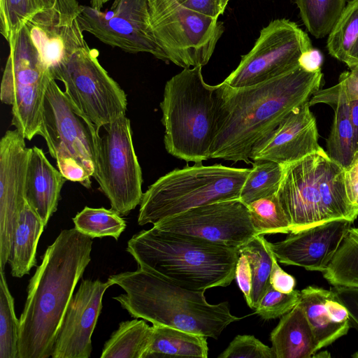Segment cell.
Returning a JSON list of instances; mask_svg holds the SVG:
<instances>
[{
	"label": "cell",
	"instance_id": "cell-4",
	"mask_svg": "<svg viewBox=\"0 0 358 358\" xmlns=\"http://www.w3.org/2000/svg\"><path fill=\"white\" fill-rule=\"evenodd\" d=\"M138 266L188 289L227 287L235 279L237 248L160 230L135 234L126 249Z\"/></svg>",
	"mask_w": 358,
	"mask_h": 358
},
{
	"label": "cell",
	"instance_id": "cell-3",
	"mask_svg": "<svg viewBox=\"0 0 358 358\" xmlns=\"http://www.w3.org/2000/svg\"><path fill=\"white\" fill-rule=\"evenodd\" d=\"M125 294L114 296L134 318L217 339L234 315L227 301L209 303L204 291L184 288L157 274L138 267L109 276Z\"/></svg>",
	"mask_w": 358,
	"mask_h": 358
},
{
	"label": "cell",
	"instance_id": "cell-32",
	"mask_svg": "<svg viewBox=\"0 0 358 358\" xmlns=\"http://www.w3.org/2000/svg\"><path fill=\"white\" fill-rule=\"evenodd\" d=\"M75 228L92 239L110 236L118 240L127 227L126 221L113 209L85 206L73 218Z\"/></svg>",
	"mask_w": 358,
	"mask_h": 358
},
{
	"label": "cell",
	"instance_id": "cell-31",
	"mask_svg": "<svg viewBox=\"0 0 358 358\" xmlns=\"http://www.w3.org/2000/svg\"><path fill=\"white\" fill-rule=\"evenodd\" d=\"M283 165L273 161H254L245 181L239 200L245 205L278 192L283 173Z\"/></svg>",
	"mask_w": 358,
	"mask_h": 358
},
{
	"label": "cell",
	"instance_id": "cell-36",
	"mask_svg": "<svg viewBox=\"0 0 358 358\" xmlns=\"http://www.w3.org/2000/svg\"><path fill=\"white\" fill-rule=\"evenodd\" d=\"M42 9L40 0H0V31L6 41Z\"/></svg>",
	"mask_w": 358,
	"mask_h": 358
},
{
	"label": "cell",
	"instance_id": "cell-43",
	"mask_svg": "<svg viewBox=\"0 0 358 358\" xmlns=\"http://www.w3.org/2000/svg\"><path fill=\"white\" fill-rule=\"evenodd\" d=\"M344 182L349 201L358 208V153L344 169Z\"/></svg>",
	"mask_w": 358,
	"mask_h": 358
},
{
	"label": "cell",
	"instance_id": "cell-13",
	"mask_svg": "<svg viewBox=\"0 0 358 358\" xmlns=\"http://www.w3.org/2000/svg\"><path fill=\"white\" fill-rule=\"evenodd\" d=\"M308 35L294 22L276 19L264 27L250 51L223 81L233 87L258 84L299 66V59L313 48Z\"/></svg>",
	"mask_w": 358,
	"mask_h": 358
},
{
	"label": "cell",
	"instance_id": "cell-46",
	"mask_svg": "<svg viewBox=\"0 0 358 358\" xmlns=\"http://www.w3.org/2000/svg\"><path fill=\"white\" fill-rule=\"evenodd\" d=\"M322 62V54L319 50L313 48L304 52L299 59V66L308 72L320 71Z\"/></svg>",
	"mask_w": 358,
	"mask_h": 358
},
{
	"label": "cell",
	"instance_id": "cell-48",
	"mask_svg": "<svg viewBox=\"0 0 358 358\" xmlns=\"http://www.w3.org/2000/svg\"><path fill=\"white\" fill-rule=\"evenodd\" d=\"M344 63L349 68L358 64V36L351 47Z\"/></svg>",
	"mask_w": 358,
	"mask_h": 358
},
{
	"label": "cell",
	"instance_id": "cell-20",
	"mask_svg": "<svg viewBox=\"0 0 358 358\" xmlns=\"http://www.w3.org/2000/svg\"><path fill=\"white\" fill-rule=\"evenodd\" d=\"M25 26L50 74L78 50L88 47L78 18L66 19L53 9L41 10Z\"/></svg>",
	"mask_w": 358,
	"mask_h": 358
},
{
	"label": "cell",
	"instance_id": "cell-10",
	"mask_svg": "<svg viewBox=\"0 0 358 358\" xmlns=\"http://www.w3.org/2000/svg\"><path fill=\"white\" fill-rule=\"evenodd\" d=\"M148 2L152 31L166 60L183 69L208 64L224 31L223 23L173 0Z\"/></svg>",
	"mask_w": 358,
	"mask_h": 358
},
{
	"label": "cell",
	"instance_id": "cell-2",
	"mask_svg": "<svg viewBox=\"0 0 358 358\" xmlns=\"http://www.w3.org/2000/svg\"><path fill=\"white\" fill-rule=\"evenodd\" d=\"M92 238L75 227L48 247L29 280L19 322L18 358H48L69 303L91 261Z\"/></svg>",
	"mask_w": 358,
	"mask_h": 358
},
{
	"label": "cell",
	"instance_id": "cell-12",
	"mask_svg": "<svg viewBox=\"0 0 358 358\" xmlns=\"http://www.w3.org/2000/svg\"><path fill=\"white\" fill-rule=\"evenodd\" d=\"M92 177L111 209L127 215L141 203L142 171L134 150L131 122L126 115L103 127Z\"/></svg>",
	"mask_w": 358,
	"mask_h": 358
},
{
	"label": "cell",
	"instance_id": "cell-6",
	"mask_svg": "<svg viewBox=\"0 0 358 358\" xmlns=\"http://www.w3.org/2000/svg\"><path fill=\"white\" fill-rule=\"evenodd\" d=\"M216 90L217 85L204 81L201 66L183 69L166 83L159 106L164 146L170 155L194 164L210 159Z\"/></svg>",
	"mask_w": 358,
	"mask_h": 358
},
{
	"label": "cell",
	"instance_id": "cell-37",
	"mask_svg": "<svg viewBox=\"0 0 358 358\" xmlns=\"http://www.w3.org/2000/svg\"><path fill=\"white\" fill-rule=\"evenodd\" d=\"M300 294V291L295 289L290 293H282L269 285L255 309V313L264 320L279 317L299 302Z\"/></svg>",
	"mask_w": 358,
	"mask_h": 358
},
{
	"label": "cell",
	"instance_id": "cell-51",
	"mask_svg": "<svg viewBox=\"0 0 358 358\" xmlns=\"http://www.w3.org/2000/svg\"><path fill=\"white\" fill-rule=\"evenodd\" d=\"M227 2H229V0H226Z\"/></svg>",
	"mask_w": 358,
	"mask_h": 358
},
{
	"label": "cell",
	"instance_id": "cell-23",
	"mask_svg": "<svg viewBox=\"0 0 358 358\" xmlns=\"http://www.w3.org/2000/svg\"><path fill=\"white\" fill-rule=\"evenodd\" d=\"M349 99L342 81L327 89L320 90L309 100L312 106L317 103L330 106L334 110L330 134L327 139L328 156L343 169L358 153L354 129L350 121Z\"/></svg>",
	"mask_w": 358,
	"mask_h": 358
},
{
	"label": "cell",
	"instance_id": "cell-50",
	"mask_svg": "<svg viewBox=\"0 0 358 358\" xmlns=\"http://www.w3.org/2000/svg\"><path fill=\"white\" fill-rule=\"evenodd\" d=\"M352 357H358V352H355L354 355H352Z\"/></svg>",
	"mask_w": 358,
	"mask_h": 358
},
{
	"label": "cell",
	"instance_id": "cell-49",
	"mask_svg": "<svg viewBox=\"0 0 358 358\" xmlns=\"http://www.w3.org/2000/svg\"><path fill=\"white\" fill-rule=\"evenodd\" d=\"M109 1L110 0H91V6L101 10L103 6Z\"/></svg>",
	"mask_w": 358,
	"mask_h": 358
},
{
	"label": "cell",
	"instance_id": "cell-40",
	"mask_svg": "<svg viewBox=\"0 0 358 358\" xmlns=\"http://www.w3.org/2000/svg\"><path fill=\"white\" fill-rule=\"evenodd\" d=\"M235 278L245 297L248 306L251 308L252 275L248 259L243 254L239 253V257L236 267Z\"/></svg>",
	"mask_w": 358,
	"mask_h": 358
},
{
	"label": "cell",
	"instance_id": "cell-34",
	"mask_svg": "<svg viewBox=\"0 0 358 358\" xmlns=\"http://www.w3.org/2000/svg\"><path fill=\"white\" fill-rule=\"evenodd\" d=\"M19 326L14 299L0 270V358H18Z\"/></svg>",
	"mask_w": 358,
	"mask_h": 358
},
{
	"label": "cell",
	"instance_id": "cell-14",
	"mask_svg": "<svg viewBox=\"0 0 358 358\" xmlns=\"http://www.w3.org/2000/svg\"><path fill=\"white\" fill-rule=\"evenodd\" d=\"M77 18L83 31L107 45L167 61L152 31L148 0H114L105 12L80 5Z\"/></svg>",
	"mask_w": 358,
	"mask_h": 358
},
{
	"label": "cell",
	"instance_id": "cell-27",
	"mask_svg": "<svg viewBox=\"0 0 358 358\" xmlns=\"http://www.w3.org/2000/svg\"><path fill=\"white\" fill-rule=\"evenodd\" d=\"M152 336V327L135 318L120 323L105 343L101 358H143Z\"/></svg>",
	"mask_w": 358,
	"mask_h": 358
},
{
	"label": "cell",
	"instance_id": "cell-28",
	"mask_svg": "<svg viewBox=\"0 0 358 358\" xmlns=\"http://www.w3.org/2000/svg\"><path fill=\"white\" fill-rule=\"evenodd\" d=\"M334 287L358 288V228L350 227L324 271Z\"/></svg>",
	"mask_w": 358,
	"mask_h": 358
},
{
	"label": "cell",
	"instance_id": "cell-24",
	"mask_svg": "<svg viewBox=\"0 0 358 358\" xmlns=\"http://www.w3.org/2000/svg\"><path fill=\"white\" fill-rule=\"evenodd\" d=\"M270 339L275 358H310L316 353L313 331L299 302L282 315Z\"/></svg>",
	"mask_w": 358,
	"mask_h": 358
},
{
	"label": "cell",
	"instance_id": "cell-1",
	"mask_svg": "<svg viewBox=\"0 0 358 358\" xmlns=\"http://www.w3.org/2000/svg\"><path fill=\"white\" fill-rule=\"evenodd\" d=\"M321 70L299 65L250 86L217 85V109L210 159L250 162L252 148L268 136L296 107L320 90Z\"/></svg>",
	"mask_w": 358,
	"mask_h": 358
},
{
	"label": "cell",
	"instance_id": "cell-47",
	"mask_svg": "<svg viewBox=\"0 0 358 358\" xmlns=\"http://www.w3.org/2000/svg\"><path fill=\"white\" fill-rule=\"evenodd\" d=\"M349 110L358 150V99L349 101Z\"/></svg>",
	"mask_w": 358,
	"mask_h": 358
},
{
	"label": "cell",
	"instance_id": "cell-26",
	"mask_svg": "<svg viewBox=\"0 0 358 358\" xmlns=\"http://www.w3.org/2000/svg\"><path fill=\"white\" fill-rule=\"evenodd\" d=\"M150 345L143 358H207V337L167 326L153 324Z\"/></svg>",
	"mask_w": 358,
	"mask_h": 358
},
{
	"label": "cell",
	"instance_id": "cell-33",
	"mask_svg": "<svg viewBox=\"0 0 358 358\" xmlns=\"http://www.w3.org/2000/svg\"><path fill=\"white\" fill-rule=\"evenodd\" d=\"M247 206L257 236L291 232L289 220L277 193L253 201Z\"/></svg>",
	"mask_w": 358,
	"mask_h": 358
},
{
	"label": "cell",
	"instance_id": "cell-44",
	"mask_svg": "<svg viewBox=\"0 0 358 358\" xmlns=\"http://www.w3.org/2000/svg\"><path fill=\"white\" fill-rule=\"evenodd\" d=\"M43 9H53L64 17L73 20L78 17L80 5L77 0H40Z\"/></svg>",
	"mask_w": 358,
	"mask_h": 358
},
{
	"label": "cell",
	"instance_id": "cell-16",
	"mask_svg": "<svg viewBox=\"0 0 358 358\" xmlns=\"http://www.w3.org/2000/svg\"><path fill=\"white\" fill-rule=\"evenodd\" d=\"M17 130L0 141V270L8 263L13 233L26 202L25 179L29 148Z\"/></svg>",
	"mask_w": 358,
	"mask_h": 358
},
{
	"label": "cell",
	"instance_id": "cell-41",
	"mask_svg": "<svg viewBox=\"0 0 358 358\" xmlns=\"http://www.w3.org/2000/svg\"><path fill=\"white\" fill-rule=\"evenodd\" d=\"M331 290L347 308L351 324L358 329V288L334 287Z\"/></svg>",
	"mask_w": 358,
	"mask_h": 358
},
{
	"label": "cell",
	"instance_id": "cell-39",
	"mask_svg": "<svg viewBox=\"0 0 358 358\" xmlns=\"http://www.w3.org/2000/svg\"><path fill=\"white\" fill-rule=\"evenodd\" d=\"M184 8L218 18L222 15L227 6L226 0H173Z\"/></svg>",
	"mask_w": 358,
	"mask_h": 358
},
{
	"label": "cell",
	"instance_id": "cell-21",
	"mask_svg": "<svg viewBox=\"0 0 358 358\" xmlns=\"http://www.w3.org/2000/svg\"><path fill=\"white\" fill-rule=\"evenodd\" d=\"M300 293L299 303L311 327L316 353L348 334L349 313L333 290L308 286Z\"/></svg>",
	"mask_w": 358,
	"mask_h": 358
},
{
	"label": "cell",
	"instance_id": "cell-8",
	"mask_svg": "<svg viewBox=\"0 0 358 358\" xmlns=\"http://www.w3.org/2000/svg\"><path fill=\"white\" fill-rule=\"evenodd\" d=\"M99 129L69 100L51 78L43 101L38 135L45 140L48 152L66 180L91 187Z\"/></svg>",
	"mask_w": 358,
	"mask_h": 358
},
{
	"label": "cell",
	"instance_id": "cell-19",
	"mask_svg": "<svg viewBox=\"0 0 358 358\" xmlns=\"http://www.w3.org/2000/svg\"><path fill=\"white\" fill-rule=\"evenodd\" d=\"M310 107L308 101L294 108L268 136L252 148L250 159L285 165L323 150Z\"/></svg>",
	"mask_w": 358,
	"mask_h": 358
},
{
	"label": "cell",
	"instance_id": "cell-22",
	"mask_svg": "<svg viewBox=\"0 0 358 358\" xmlns=\"http://www.w3.org/2000/svg\"><path fill=\"white\" fill-rule=\"evenodd\" d=\"M66 178L47 159L42 149L34 146L29 155L25 179V199L46 226L57 209Z\"/></svg>",
	"mask_w": 358,
	"mask_h": 358
},
{
	"label": "cell",
	"instance_id": "cell-29",
	"mask_svg": "<svg viewBox=\"0 0 358 358\" xmlns=\"http://www.w3.org/2000/svg\"><path fill=\"white\" fill-rule=\"evenodd\" d=\"M248 259L252 275L251 309H255L267 289L269 276L275 257L268 242L264 235H257L238 248Z\"/></svg>",
	"mask_w": 358,
	"mask_h": 358
},
{
	"label": "cell",
	"instance_id": "cell-7",
	"mask_svg": "<svg viewBox=\"0 0 358 358\" xmlns=\"http://www.w3.org/2000/svg\"><path fill=\"white\" fill-rule=\"evenodd\" d=\"M250 169L194 164L160 177L143 194L138 224H152L191 208L239 199Z\"/></svg>",
	"mask_w": 358,
	"mask_h": 358
},
{
	"label": "cell",
	"instance_id": "cell-18",
	"mask_svg": "<svg viewBox=\"0 0 358 358\" xmlns=\"http://www.w3.org/2000/svg\"><path fill=\"white\" fill-rule=\"evenodd\" d=\"M352 221L337 219L290 232L282 241L270 243L278 262L308 271L325 270Z\"/></svg>",
	"mask_w": 358,
	"mask_h": 358
},
{
	"label": "cell",
	"instance_id": "cell-45",
	"mask_svg": "<svg viewBox=\"0 0 358 358\" xmlns=\"http://www.w3.org/2000/svg\"><path fill=\"white\" fill-rule=\"evenodd\" d=\"M349 69L340 75L338 80L343 82L348 99L352 101L358 99V64Z\"/></svg>",
	"mask_w": 358,
	"mask_h": 358
},
{
	"label": "cell",
	"instance_id": "cell-15",
	"mask_svg": "<svg viewBox=\"0 0 358 358\" xmlns=\"http://www.w3.org/2000/svg\"><path fill=\"white\" fill-rule=\"evenodd\" d=\"M153 227L237 248L257 236L248 206L239 199L195 207L163 219Z\"/></svg>",
	"mask_w": 358,
	"mask_h": 358
},
{
	"label": "cell",
	"instance_id": "cell-42",
	"mask_svg": "<svg viewBox=\"0 0 358 358\" xmlns=\"http://www.w3.org/2000/svg\"><path fill=\"white\" fill-rule=\"evenodd\" d=\"M269 283L273 289L282 293L292 292L296 285L295 278L282 270L275 257L273 259Z\"/></svg>",
	"mask_w": 358,
	"mask_h": 358
},
{
	"label": "cell",
	"instance_id": "cell-11",
	"mask_svg": "<svg viewBox=\"0 0 358 358\" xmlns=\"http://www.w3.org/2000/svg\"><path fill=\"white\" fill-rule=\"evenodd\" d=\"M98 55L89 46L81 48L50 75L63 83L71 103L100 129L125 115L127 99L99 63Z\"/></svg>",
	"mask_w": 358,
	"mask_h": 358
},
{
	"label": "cell",
	"instance_id": "cell-17",
	"mask_svg": "<svg viewBox=\"0 0 358 358\" xmlns=\"http://www.w3.org/2000/svg\"><path fill=\"white\" fill-rule=\"evenodd\" d=\"M115 285L108 279L83 280L72 296L59 329L51 357L89 358L92 336L102 309L106 289Z\"/></svg>",
	"mask_w": 358,
	"mask_h": 358
},
{
	"label": "cell",
	"instance_id": "cell-38",
	"mask_svg": "<svg viewBox=\"0 0 358 358\" xmlns=\"http://www.w3.org/2000/svg\"><path fill=\"white\" fill-rule=\"evenodd\" d=\"M219 358H275L272 348L252 335H237Z\"/></svg>",
	"mask_w": 358,
	"mask_h": 358
},
{
	"label": "cell",
	"instance_id": "cell-30",
	"mask_svg": "<svg viewBox=\"0 0 358 358\" xmlns=\"http://www.w3.org/2000/svg\"><path fill=\"white\" fill-rule=\"evenodd\" d=\"M308 31L316 38L329 34L343 13L346 0H295Z\"/></svg>",
	"mask_w": 358,
	"mask_h": 358
},
{
	"label": "cell",
	"instance_id": "cell-9",
	"mask_svg": "<svg viewBox=\"0 0 358 358\" xmlns=\"http://www.w3.org/2000/svg\"><path fill=\"white\" fill-rule=\"evenodd\" d=\"M8 44L0 99L12 107V125L25 139L31 140L41 129L43 101L52 76L25 25Z\"/></svg>",
	"mask_w": 358,
	"mask_h": 358
},
{
	"label": "cell",
	"instance_id": "cell-5",
	"mask_svg": "<svg viewBox=\"0 0 358 358\" xmlns=\"http://www.w3.org/2000/svg\"><path fill=\"white\" fill-rule=\"evenodd\" d=\"M277 194L291 232L337 219L352 222L358 208L348 200L344 169L324 150L283 165Z\"/></svg>",
	"mask_w": 358,
	"mask_h": 358
},
{
	"label": "cell",
	"instance_id": "cell-35",
	"mask_svg": "<svg viewBox=\"0 0 358 358\" xmlns=\"http://www.w3.org/2000/svg\"><path fill=\"white\" fill-rule=\"evenodd\" d=\"M358 36V0H350L329 34L327 48L329 54L344 63Z\"/></svg>",
	"mask_w": 358,
	"mask_h": 358
},
{
	"label": "cell",
	"instance_id": "cell-25",
	"mask_svg": "<svg viewBox=\"0 0 358 358\" xmlns=\"http://www.w3.org/2000/svg\"><path fill=\"white\" fill-rule=\"evenodd\" d=\"M45 225L25 202L16 223L8 260L13 277L29 274L36 265V249Z\"/></svg>",
	"mask_w": 358,
	"mask_h": 358
}]
</instances>
